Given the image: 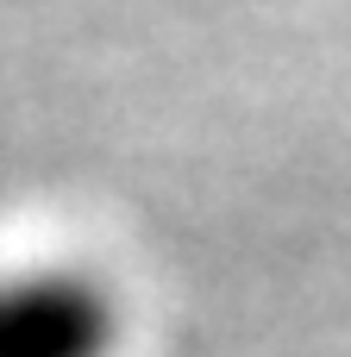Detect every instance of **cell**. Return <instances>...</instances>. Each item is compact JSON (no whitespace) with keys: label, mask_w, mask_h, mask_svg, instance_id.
Listing matches in <instances>:
<instances>
[{"label":"cell","mask_w":351,"mask_h":357,"mask_svg":"<svg viewBox=\"0 0 351 357\" xmlns=\"http://www.w3.org/2000/svg\"><path fill=\"white\" fill-rule=\"evenodd\" d=\"M126 307L82 264L0 270V357H119Z\"/></svg>","instance_id":"1"}]
</instances>
